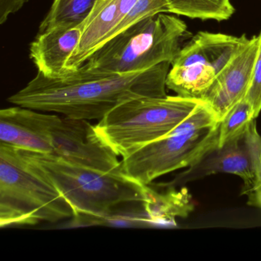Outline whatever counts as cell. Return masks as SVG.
<instances>
[{
    "instance_id": "obj_20",
    "label": "cell",
    "mask_w": 261,
    "mask_h": 261,
    "mask_svg": "<svg viewBox=\"0 0 261 261\" xmlns=\"http://www.w3.org/2000/svg\"><path fill=\"white\" fill-rule=\"evenodd\" d=\"M28 0H0V24L5 23L10 15L21 10Z\"/></svg>"
},
{
    "instance_id": "obj_7",
    "label": "cell",
    "mask_w": 261,
    "mask_h": 261,
    "mask_svg": "<svg viewBox=\"0 0 261 261\" xmlns=\"http://www.w3.org/2000/svg\"><path fill=\"white\" fill-rule=\"evenodd\" d=\"M219 123L189 134H173L143 146L121 161V170L132 179L149 186L162 175L193 166L218 145Z\"/></svg>"
},
{
    "instance_id": "obj_4",
    "label": "cell",
    "mask_w": 261,
    "mask_h": 261,
    "mask_svg": "<svg viewBox=\"0 0 261 261\" xmlns=\"http://www.w3.org/2000/svg\"><path fill=\"white\" fill-rule=\"evenodd\" d=\"M71 204L21 149L0 143V226L74 218Z\"/></svg>"
},
{
    "instance_id": "obj_13",
    "label": "cell",
    "mask_w": 261,
    "mask_h": 261,
    "mask_svg": "<svg viewBox=\"0 0 261 261\" xmlns=\"http://www.w3.org/2000/svg\"><path fill=\"white\" fill-rule=\"evenodd\" d=\"M137 0H97L82 23L80 42L68 62L71 74L77 71L106 42L112 30L127 14Z\"/></svg>"
},
{
    "instance_id": "obj_6",
    "label": "cell",
    "mask_w": 261,
    "mask_h": 261,
    "mask_svg": "<svg viewBox=\"0 0 261 261\" xmlns=\"http://www.w3.org/2000/svg\"><path fill=\"white\" fill-rule=\"evenodd\" d=\"M250 39L246 35L199 32L183 45L171 65L166 88L180 97L201 101L218 74Z\"/></svg>"
},
{
    "instance_id": "obj_3",
    "label": "cell",
    "mask_w": 261,
    "mask_h": 261,
    "mask_svg": "<svg viewBox=\"0 0 261 261\" xmlns=\"http://www.w3.org/2000/svg\"><path fill=\"white\" fill-rule=\"evenodd\" d=\"M22 151L71 204L76 219H106L121 206L144 201L147 186L129 178L121 169L100 172L51 154Z\"/></svg>"
},
{
    "instance_id": "obj_17",
    "label": "cell",
    "mask_w": 261,
    "mask_h": 261,
    "mask_svg": "<svg viewBox=\"0 0 261 261\" xmlns=\"http://www.w3.org/2000/svg\"><path fill=\"white\" fill-rule=\"evenodd\" d=\"M255 119L256 117L251 105L245 98L242 99L219 122L218 146L241 134Z\"/></svg>"
},
{
    "instance_id": "obj_16",
    "label": "cell",
    "mask_w": 261,
    "mask_h": 261,
    "mask_svg": "<svg viewBox=\"0 0 261 261\" xmlns=\"http://www.w3.org/2000/svg\"><path fill=\"white\" fill-rule=\"evenodd\" d=\"M97 0H54L39 33L59 25H79L89 16Z\"/></svg>"
},
{
    "instance_id": "obj_1",
    "label": "cell",
    "mask_w": 261,
    "mask_h": 261,
    "mask_svg": "<svg viewBox=\"0 0 261 261\" xmlns=\"http://www.w3.org/2000/svg\"><path fill=\"white\" fill-rule=\"evenodd\" d=\"M171 64L126 74L82 77L71 74L48 79L38 72L8 101L14 105L62 114L76 120H100L121 103L139 97H163Z\"/></svg>"
},
{
    "instance_id": "obj_14",
    "label": "cell",
    "mask_w": 261,
    "mask_h": 261,
    "mask_svg": "<svg viewBox=\"0 0 261 261\" xmlns=\"http://www.w3.org/2000/svg\"><path fill=\"white\" fill-rule=\"evenodd\" d=\"M143 206L148 222L157 225L175 226L177 218H186L194 210L192 196L186 188L176 190L168 187L160 193L147 186Z\"/></svg>"
},
{
    "instance_id": "obj_21",
    "label": "cell",
    "mask_w": 261,
    "mask_h": 261,
    "mask_svg": "<svg viewBox=\"0 0 261 261\" xmlns=\"http://www.w3.org/2000/svg\"><path fill=\"white\" fill-rule=\"evenodd\" d=\"M248 203L250 205L259 207L261 208V188L251 198H248Z\"/></svg>"
},
{
    "instance_id": "obj_18",
    "label": "cell",
    "mask_w": 261,
    "mask_h": 261,
    "mask_svg": "<svg viewBox=\"0 0 261 261\" xmlns=\"http://www.w3.org/2000/svg\"><path fill=\"white\" fill-rule=\"evenodd\" d=\"M163 13H169L168 0H137L127 14L110 33L105 43L143 19Z\"/></svg>"
},
{
    "instance_id": "obj_8",
    "label": "cell",
    "mask_w": 261,
    "mask_h": 261,
    "mask_svg": "<svg viewBox=\"0 0 261 261\" xmlns=\"http://www.w3.org/2000/svg\"><path fill=\"white\" fill-rule=\"evenodd\" d=\"M238 175L244 181L243 195L250 198L261 188V135L252 120L241 134L206 152L168 187H176L213 174Z\"/></svg>"
},
{
    "instance_id": "obj_11",
    "label": "cell",
    "mask_w": 261,
    "mask_h": 261,
    "mask_svg": "<svg viewBox=\"0 0 261 261\" xmlns=\"http://www.w3.org/2000/svg\"><path fill=\"white\" fill-rule=\"evenodd\" d=\"M54 114L18 106L0 111V143L22 150L51 154Z\"/></svg>"
},
{
    "instance_id": "obj_19",
    "label": "cell",
    "mask_w": 261,
    "mask_h": 261,
    "mask_svg": "<svg viewBox=\"0 0 261 261\" xmlns=\"http://www.w3.org/2000/svg\"><path fill=\"white\" fill-rule=\"evenodd\" d=\"M259 47L257 56L253 67L251 80L244 98L250 103L255 117H257L261 111V32L258 35Z\"/></svg>"
},
{
    "instance_id": "obj_12",
    "label": "cell",
    "mask_w": 261,
    "mask_h": 261,
    "mask_svg": "<svg viewBox=\"0 0 261 261\" xmlns=\"http://www.w3.org/2000/svg\"><path fill=\"white\" fill-rule=\"evenodd\" d=\"M82 24L59 25L39 33L30 44V57L42 75L62 79L71 74L68 62L80 42Z\"/></svg>"
},
{
    "instance_id": "obj_5",
    "label": "cell",
    "mask_w": 261,
    "mask_h": 261,
    "mask_svg": "<svg viewBox=\"0 0 261 261\" xmlns=\"http://www.w3.org/2000/svg\"><path fill=\"white\" fill-rule=\"evenodd\" d=\"M200 102L178 95L139 97L116 107L94 127L117 155L126 158L167 136Z\"/></svg>"
},
{
    "instance_id": "obj_9",
    "label": "cell",
    "mask_w": 261,
    "mask_h": 261,
    "mask_svg": "<svg viewBox=\"0 0 261 261\" xmlns=\"http://www.w3.org/2000/svg\"><path fill=\"white\" fill-rule=\"evenodd\" d=\"M51 155L72 164L103 172L121 169V162L88 120L54 114L51 125Z\"/></svg>"
},
{
    "instance_id": "obj_2",
    "label": "cell",
    "mask_w": 261,
    "mask_h": 261,
    "mask_svg": "<svg viewBox=\"0 0 261 261\" xmlns=\"http://www.w3.org/2000/svg\"><path fill=\"white\" fill-rule=\"evenodd\" d=\"M189 36L184 21L159 13L108 41L73 74L103 77L144 71L164 62L172 65Z\"/></svg>"
},
{
    "instance_id": "obj_10",
    "label": "cell",
    "mask_w": 261,
    "mask_h": 261,
    "mask_svg": "<svg viewBox=\"0 0 261 261\" xmlns=\"http://www.w3.org/2000/svg\"><path fill=\"white\" fill-rule=\"evenodd\" d=\"M258 47V36H253L247 46L218 74L201 99L219 121L245 97L257 56Z\"/></svg>"
},
{
    "instance_id": "obj_15",
    "label": "cell",
    "mask_w": 261,
    "mask_h": 261,
    "mask_svg": "<svg viewBox=\"0 0 261 261\" xmlns=\"http://www.w3.org/2000/svg\"><path fill=\"white\" fill-rule=\"evenodd\" d=\"M169 13L201 20H227L235 12L231 0H168Z\"/></svg>"
}]
</instances>
